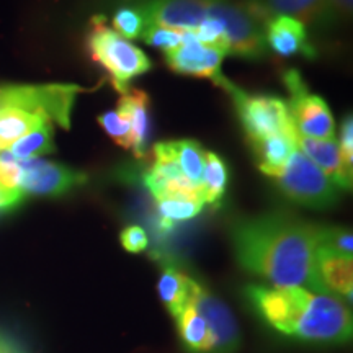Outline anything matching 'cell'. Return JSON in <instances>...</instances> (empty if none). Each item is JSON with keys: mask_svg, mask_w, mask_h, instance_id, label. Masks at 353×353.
Here are the masks:
<instances>
[{"mask_svg": "<svg viewBox=\"0 0 353 353\" xmlns=\"http://www.w3.org/2000/svg\"><path fill=\"white\" fill-rule=\"evenodd\" d=\"M231 241L241 267L272 286H301L330 294L316 270L319 226L291 214L268 213L241 219L232 228Z\"/></svg>", "mask_w": 353, "mask_h": 353, "instance_id": "obj_1", "label": "cell"}, {"mask_svg": "<svg viewBox=\"0 0 353 353\" xmlns=\"http://www.w3.org/2000/svg\"><path fill=\"white\" fill-rule=\"evenodd\" d=\"M245 298L278 332L316 343H347L353 334L350 309L343 299L301 286L249 285Z\"/></svg>", "mask_w": 353, "mask_h": 353, "instance_id": "obj_2", "label": "cell"}, {"mask_svg": "<svg viewBox=\"0 0 353 353\" xmlns=\"http://www.w3.org/2000/svg\"><path fill=\"white\" fill-rule=\"evenodd\" d=\"M87 48L92 59L105 69L113 87L121 95L130 90L132 79L143 76L152 68L145 52L107 26V20L101 15L92 19Z\"/></svg>", "mask_w": 353, "mask_h": 353, "instance_id": "obj_3", "label": "cell"}, {"mask_svg": "<svg viewBox=\"0 0 353 353\" xmlns=\"http://www.w3.org/2000/svg\"><path fill=\"white\" fill-rule=\"evenodd\" d=\"M278 188L288 200L311 210H325L341 198L342 190L327 175L296 149L275 176Z\"/></svg>", "mask_w": 353, "mask_h": 353, "instance_id": "obj_4", "label": "cell"}, {"mask_svg": "<svg viewBox=\"0 0 353 353\" xmlns=\"http://www.w3.org/2000/svg\"><path fill=\"white\" fill-rule=\"evenodd\" d=\"M81 92V87L69 83H7L0 85V107H17L25 112L41 114L51 123L54 121L64 130H69L76 97Z\"/></svg>", "mask_w": 353, "mask_h": 353, "instance_id": "obj_5", "label": "cell"}, {"mask_svg": "<svg viewBox=\"0 0 353 353\" xmlns=\"http://www.w3.org/2000/svg\"><path fill=\"white\" fill-rule=\"evenodd\" d=\"M224 88L228 94H231L247 139L252 144L262 143L270 136L281 132L296 131L286 101L272 95L247 94L231 81Z\"/></svg>", "mask_w": 353, "mask_h": 353, "instance_id": "obj_6", "label": "cell"}, {"mask_svg": "<svg viewBox=\"0 0 353 353\" xmlns=\"http://www.w3.org/2000/svg\"><path fill=\"white\" fill-rule=\"evenodd\" d=\"M283 83L291 95L288 110L298 134L319 141L335 139V121L329 105L307 90L301 74L294 69L286 70Z\"/></svg>", "mask_w": 353, "mask_h": 353, "instance_id": "obj_7", "label": "cell"}, {"mask_svg": "<svg viewBox=\"0 0 353 353\" xmlns=\"http://www.w3.org/2000/svg\"><path fill=\"white\" fill-rule=\"evenodd\" d=\"M210 17L221 20L226 30L229 54L259 61L267 54V44L260 21L250 13L247 6L231 0H211Z\"/></svg>", "mask_w": 353, "mask_h": 353, "instance_id": "obj_8", "label": "cell"}, {"mask_svg": "<svg viewBox=\"0 0 353 353\" xmlns=\"http://www.w3.org/2000/svg\"><path fill=\"white\" fill-rule=\"evenodd\" d=\"M224 56L226 52L219 48L201 44L192 32H182V44L165 52V63L176 74L210 79L224 88L229 82L221 72Z\"/></svg>", "mask_w": 353, "mask_h": 353, "instance_id": "obj_9", "label": "cell"}, {"mask_svg": "<svg viewBox=\"0 0 353 353\" xmlns=\"http://www.w3.org/2000/svg\"><path fill=\"white\" fill-rule=\"evenodd\" d=\"M20 185L23 195L61 196L87 182V175L64 164L30 159L20 161Z\"/></svg>", "mask_w": 353, "mask_h": 353, "instance_id": "obj_10", "label": "cell"}, {"mask_svg": "<svg viewBox=\"0 0 353 353\" xmlns=\"http://www.w3.org/2000/svg\"><path fill=\"white\" fill-rule=\"evenodd\" d=\"M190 301L205 317L211 330V337H213L211 353H237L241 348L242 337L231 309L198 281H195V286H193Z\"/></svg>", "mask_w": 353, "mask_h": 353, "instance_id": "obj_11", "label": "cell"}, {"mask_svg": "<svg viewBox=\"0 0 353 353\" xmlns=\"http://www.w3.org/2000/svg\"><path fill=\"white\" fill-rule=\"evenodd\" d=\"M211 0H151L141 8L148 25L195 32L210 17Z\"/></svg>", "mask_w": 353, "mask_h": 353, "instance_id": "obj_12", "label": "cell"}, {"mask_svg": "<svg viewBox=\"0 0 353 353\" xmlns=\"http://www.w3.org/2000/svg\"><path fill=\"white\" fill-rule=\"evenodd\" d=\"M265 44L283 57H316V48L307 38L306 26L296 19L275 15L265 21Z\"/></svg>", "mask_w": 353, "mask_h": 353, "instance_id": "obj_13", "label": "cell"}, {"mask_svg": "<svg viewBox=\"0 0 353 353\" xmlns=\"http://www.w3.org/2000/svg\"><path fill=\"white\" fill-rule=\"evenodd\" d=\"M316 270L322 286L334 296L352 301L353 296V259L334 252L317 244Z\"/></svg>", "mask_w": 353, "mask_h": 353, "instance_id": "obj_14", "label": "cell"}, {"mask_svg": "<svg viewBox=\"0 0 353 353\" xmlns=\"http://www.w3.org/2000/svg\"><path fill=\"white\" fill-rule=\"evenodd\" d=\"M298 148L309 161H312L341 190L352 188V170L343 165L337 139L319 141L296 136Z\"/></svg>", "mask_w": 353, "mask_h": 353, "instance_id": "obj_15", "label": "cell"}, {"mask_svg": "<svg viewBox=\"0 0 353 353\" xmlns=\"http://www.w3.org/2000/svg\"><path fill=\"white\" fill-rule=\"evenodd\" d=\"M149 103L151 99L144 90L130 88L121 95L117 112L125 117L131 125V151L138 159L148 156L149 145Z\"/></svg>", "mask_w": 353, "mask_h": 353, "instance_id": "obj_16", "label": "cell"}, {"mask_svg": "<svg viewBox=\"0 0 353 353\" xmlns=\"http://www.w3.org/2000/svg\"><path fill=\"white\" fill-rule=\"evenodd\" d=\"M298 132H281L267 138L262 143L252 144L254 152L259 159V169L267 176H275L286 165L290 157L298 149Z\"/></svg>", "mask_w": 353, "mask_h": 353, "instance_id": "obj_17", "label": "cell"}, {"mask_svg": "<svg viewBox=\"0 0 353 353\" xmlns=\"http://www.w3.org/2000/svg\"><path fill=\"white\" fill-rule=\"evenodd\" d=\"M176 330L180 341L190 353H211L213 350V337L198 309L190 301L179 314L175 316Z\"/></svg>", "mask_w": 353, "mask_h": 353, "instance_id": "obj_18", "label": "cell"}, {"mask_svg": "<svg viewBox=\"0 0 353 353\" xmlns=\"http://www.w3.org/2000/svg\"><path fill=\"white\" fill-rule=\"evenodd\" d=\"M193 286H195V280L185 275L176 267L167 265V267L162 268L161 278H159L157 283V291L162 303L165 304L167 311L172 316L175 317L190 303Z\"/></svg>", "mask_w": 353, "mask_h": 353, "instance_id": "obj_19", "label": "cell"}, {"mask_svg": "<svg viewBox=\"0 0 353 353\" xmlns=\"http://www.w3.org/2000/svg\"><path fill=\"white\" fill-rule=\"evenodd\" d=\"M17 161H30V159H38L39 156H46V154L56 152L54 144V130H52V123L48 121L37 130H33L23 138L10 144L7 149Z\"/></svg>", "mask_w": 353, "mask_h": 353, "instance_id": "obj_20", "label": "cell"}, {"mask_svg": "<svg viewBox=\"0 0 353 353\" xmlns=\"http://www.w3.org/2000/svg\"><path fill=\"white\" fill-rule=\"evenodd\" d=\"M228 180V164L223 161V157H219L216 152H206L201 182L206 205L219 206L221 200L226 195Z\"/></svg>", "mask_w": 353, "mask_h": 353, "instance_id": "obj_21", "label": "cell"}, {"mask_svg": "<svg viewBox=\"0 0 353 353\" xmlns=\"http://www.w3.org/2000/svg\"><path fill=\"white\" fill-rule=\"evenodd\" d=\"M175 159L182 174L196 187H201L203 169H205L206 152L200 143L193 139L174 141ZM203 188V187H201Z\"/></svg>", "mask_w": 353, "mask_h": 353, "instance_id": "obj_22", "label": "cell"}, {"mask_svg": "<svg viewBox=\"0 0 353 353\" xmlns=\"http://www.w3.org/2000/svg\"><path fill=\"white\" fill-rule=\"evenodd\" d=\"M203 206H205V203L187 200V198H164V200L157 201L162 224L165 228H172L180 221L193 219L201 213Z\"/></svg>", "mask_w": 353, "mask_h": 353, "instance_id": "obj_23", "label": "cell"}, {"mask_svg": "<svg viewBox=\"0 0 353 353\" xmlns=\"http://www.w3.org/2000/svg\"><path fill=\"white\" fill-rule=\"evenodd\" d=\"M113 30L125 39H138L148 26L141 8L121 7L120 10L114 12L112 19Z\"/></svg>", "mask_w": 353, "mask_h": 353, "instance_id": "obj_24", "label": "cell"}, {"mask_svg": "<svg viewBox=\"0 0 353 353\" xmlns=\"http://www.w3.org/2000/svg\"><path fill=\"white\" fill-rule=\"evenodd\" d=\"M105 132L123 149H131V125L118 112H107L97 118Z\"/></svg>", "mask_w": 353, "mask_h": 353, "instance_id": "obj_25", "label": "cell"}, {"mask_svg": "<svg viewBox=\"0 0 353 353\" xmlns=\"http://www.w3.org/2000/svg\"><path fill=\"white\" fill-rule=\"evenodd\" d=\"M319 245L334 252L348 255L353 252V237L352 231L345 228H324L319 226Z\"/></svg>", "mask_w": 353, "mask_h": 353, "instance_id": "obj_26", "label": "cell"}, {"mask_svg": "<svg viewBox=\"0 0 353 353\" xmlns=\"http://www.w3.org/2000/svg\"><path fill=\"white\" fill-rule=\"evenodd\" d=\"M141 39L149 46L159 48V50H164L167 52L182 44V32L165 28V26L148 25L141 34Z\"/></svg>", "mask_w": 353, "mask_h": 353, "instance_id": "obj_27", "label": "cell"}, {"mask_svg": "<svg viewBox=\"0 0 353 353\" xmlns=\"http://www.w3.org/2000/svg\"><path fill=\"white\" fill-rule=\"evenodd\" d=\"M120 242L123 249L130 254H139L144 252L149 245L148 234L138 224H132V226H128L121 231L120 234Z\"/></svg>", "mask_w": 353, "mask_h": 353, "instance_id": "obj_28", "label": "cell"}, {"mask_svg": "<svg viewBox=\"0 0 353 353\" xmlns=\"http://www.w3.org/2000/svg\"><path fill=\"white\" fill-rule=\"evenodd\" d=\"M339 149H341L343 165H345L348 170H353V118L352 114H348L342 123L341 144H339Z\"/></svg>", "mask_w": 353, "mask_h": 353, "instance_id": "obj_29", "label": "cell"}, {"mask_svg": "<svg viewBox=\"0 0 353 353\" xmlns=\"http://www.w3.org/2000/svg\"><path fill=\"white\" fill-rule=\"evenodd\" d=\"M0 353H32L26 343L10 329L0 325Z\"/></svg>", "mask_w": 353, "mask_h": 353, "instance_id": "obj_30", "label": "cell"}, {"mask_svg": "<svg viewBox=\"0 0 353 353\" xmlns=\"http://www.w3.org/2000/svg\"><path fill=\"white\" fill-rule=\"evenodd\" d=\"M23 200L25 195L21 193V190L7 188L3 185H0V214L15 210Z\"/></svg>", "mask_w": 353, "mask_h": 353, "instance_id": "obj_31", "label": "cell"}, {"mask_svg": "<svg viewBox=\"0 0 353 353\" xmlns=\"http://www.w3.org/2000/svg\"><path fill=\"white\" fill-rule=\"evenodd\" d=\"M329 8H332L341 15H350L352 13V0H327Z\"/></svg>", "mask_w": 353, "mask_h": 353, "instance_id": "obj_32", "label": "cell"}]
</instances>
